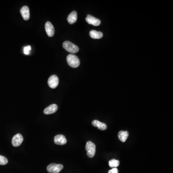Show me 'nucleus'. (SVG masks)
Wrapping results in <instances>:
<instances>
[{
    "label": "nucleus",
    "instance_id": "nucleus-1",
    "mask_svg": "<svg viewBox=\"0 0 173 173\" xmlns=\"http://www.w3.org/2000/svg\"><path fill=\"white\" fill-rule=\"evenodd\" d=\"M67 60L68 65L72 68H77L80 65V60L77 56L73 54L68 55Z\"/></svg>",
    "mask_w": 173,
    "mask_h": 173
},
{
    "label": "nucleus",
    "instance_id": "nucleus-2",
    "mask_svg": "<svg viewBox=\"0 0 173 173\" xmlns=\"http://www.w3.org/2000/svg\"><path fill=\"white\" fill-rule=\"evenodd\" d=\"M63 47L66 51L73 55L74 53H77L79 51V47L71 43L70 41H65L63 43Z\"/></svg>",
    "mask_w": 173,
    "mask_h": 173
},
{
    "label": "nucleus",
    "instance_id": "nucleus-3",
    "mask_svg": "<svg viewBox=\"0 0 173 173\" xmlns=\"http://www.w3.org/2000/svg\"><path fill=\"white\" fill-rule=\"evenodd\" d=\"M85 148L87 152V155L89 158H92L94 156L96 152V146L94 143L91 141H88L86 145Z\"/></svg>",
    "mask_w": 173,
    "mask_h": 173
},
{
    "label": "nucleus",
    "instance_id": "nucleus-4",
    "mask_svg": "<svg viewBox=\"0 0 173 173\" xmlns=\"http://www.w3.org/2000/svg\"><path fill=\"white\" fill-rule=\"evenodd\" d=\"M64 166L61 164H51L47 167L50 173H58L63 169Z\"/></svg>",
    "mask_w": 173,
    "mask_h": 173
},
{
    "label": "nucleus",
    "instance_id": "nucleus-5",
    "mask_svg": "<svg viewBox=\"0 0 173 173\" xmlns=\"http://www.w3.org/2000/svg\"><path fill=\"white\" fill-rule=\"evenodd\" d=\"M59 82L58 77L56 75H52L48 79V85L52 89H55L58 85Z\"/></svg>",
    "mask_w": 173,
    "mask_h": 173
},
{
    "label": "nucleus",
    "instance_id": "nucleus-6",
    "mask_svg": "<svg viewBox=\"0 0 173 173\" xmlns=\"http://www.w3.org/2000/svg\"><path fill=\"white\" fill-rule=\"evenodd\" d=\"M23 136L20 134H17L13 136L12 138V144L14 147H18L23 143Z\"/></svg>",
    "mask_w": 173,
    "mask_h": 173
},
{
    "label": "nucleus",
    "instance_id": "nucleus-7",
    "mask_svg": "<svg viewBox=\"0 0 173 173\" xmlns=\"http://www.w3.org/2000/svg\"><path fill=\"white\" fill-rule=\"evenodd\" d=\"M86 21L89 24L92 25L94 26H98L101 24V21L98 19L90 15H88L86 18Z\"/></svg>",
    "mask_w": 173,
    "mask_h": 173
},
{
    "label": "nucleus",
    "instance_id": "nucleus-8",
    "mask_svg": "<svg viewBox=\"0 0 173 173\" xmlns=\"http://www.w3.org/2000/svg\"><path fill=\"white\" fill-rule=\"evenodd\" d=\"M45 28L48 36L50 37H53L55 34V28L50 22H47L45 26Z\"/></svg>",
    "mask_w": 173,
    "mask_h": 173
},
{
    "label": "nucleus",
    "instance_id": "nucleus-9",
    "mask_svg": "<svg viewBox=\"0 0 173 173\" xmlns=\"http://www.w3.org/2000/svg\"><path fill=\"white\" fill-rule=\"evenodd\" d=\"M54 142L57 145H63L67 143V140L63 135H58L55 136Z\"/></svg>",
    "mask_w": 173,
    "mask_h": 173
},
{
    "label": "nucleus",
    "instance_id": "nucleus-10",
    "mask_svg": "<svg viewBox=\"0 0 173 173\" xmlns=\"http://www.w3.org/2000/svg\"><path fill=\"white\" fill-rule=\"evenodd\" d=\"M20 13L24 20L26 21L29 20L30 18V13H29V9L28 6H24L22 7L21 9H20Z\"/></svg>",
    "mask_w": 173,
    "mask_h": 173
},
{
    "label": "nucleus",
    "instance_id": "nucleus-11",
    "mask_svg": "<svg viewBox=\"0 0 173 173\" xmlns=\"http://www.w3.org/2000/svg\"><path fill=\"white\" fill-rule=\"evenodd\" d=\"M58 110V106L55 104H52L44 109V113L45 115H51L55 113Z\"/></svg>",
    "mask_w": 173,
    "mask_h": 173
},
{
    "label": "nucleus",
    "instance_id": "nucleus-12",
    "mask_svg": "<svg viewBox=\"0 0 173 173\" xmlns=\"http://www.w3.org/2000/svg\"><path fill=\"white\" fill-rule=\"evenodd\" d=\"M92 124L94 127H97L99 129L101 130H105L107 128V125L105 123L101 122L98 120H93L92 122Z\"/></svg>",
    "mask_w": 173,
    "mask_h": 173
},
{
    "label": "nucleus",
    "instance_id": "nucleus-13",
    "mask_svg": "<svg viewBox=\"0 0 173 173\" xmlns=\"http://www.w3.org/2000/svg\"><path fill=\"white\" fill-rule=\"evenodd\" d=\"M77 19V13L76 11H73L71 12L68 17H67V21L69 24L72 25L76 23Z\"/></svg>",
    "mask_w": 173,
    "mask_h": 173
},
{
    "label": "nucleus",
    "instance_id": "nucleus-14",
    "mask_svg": "<svg viewBox=\"0 0 173 173\" xmlns=\"http://www.w3.org/2000/svg\"><path fill=\"white\" fill-rule=\"evenodd\" d=\"M129 135V133L127 131H120L118 134L119 139L123 143L125 142Z\"/></svg>",
    "mask_w": 173,
    "mask_h": 173
},
{
    "label": "nucleus",
    "instance_id": "nucleus-15",
    "mask_svg": "<svg viewBox=\"0 0 173 173\" xmlns=\"http://www.w3.org/2000/svg\"><path fill=\"white\" fill-rule=\"evenodd\" d=\"M89 36L92 39H100L103 38V34L102 32H100V31L91 30L89 32Z\"/></svg>",
    "mask_w": 173,
    "mask_h": 173
},
{
    "label": "nucleus",
    "instance_id": "nucleus-16",
    "mask_svg": "<svg viewBox=\"0 0 173 173\" xmlns=\"http://www.w3.org/2000/svg\"><path fill=\"white\" fill-rule=\"evenodd\" d=\"M120 164V162L118 160L116 159H112L109 162V165L111 167L116 168L118 167Z\"/></svg>",
    "mask_w": 173,
    "mask_h": 173
},
{
    "label": "nucleus",
    "instance_id": "nucleus-17",
    "mask_svg": "<svg viewBox=\"0 0 173 173\" xmlns=\"http://www.w3.org/2000/svg\"><path fill=\"white\" fill-rule=\"evenodd\" d=\"M8 160L6 157L2 155H0V165H6L8 163Z\"/></svg>",
    "mask_w": 173,
    "mask_h": 173
},
{
    "label": "nucleus",
    "instance_id": "nucleus-18",
    "mask_svg": "<svg viewBox=\"0 0 173 173\" xmlns=\"http://www.w3.org/2000/svg\"><path fill=\"white\" fill-rule=\"evenodd\" d=\"M31 49V48L30 46L25 47L24 48V54L26 55H29Z\"/></svg>",
    "mask_w": 173,
    "mask_h": 173
},
{
    "label": "nucleus",
    "instance_id": "nucleus-19",
    "mask_svg": "<svg viewBox=\"0 0 173 173\" xmlns=\"http://www.w3.org/2000/svg\"><path fill=\"white\" fill-rule=\"evenodd\" d=\"M108 173H118V170L117 168H113L108 171Z\"/></svg>",
    "mask_w": 173,
    "mask_h": 173
}]
</instances>
